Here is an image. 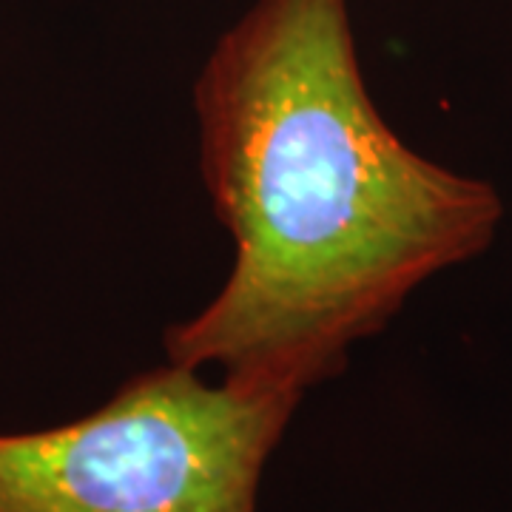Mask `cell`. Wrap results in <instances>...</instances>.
<instances>
[{"instance_id":"obj_2","label":"cell","mask_w":512,"mask_h":512,"mask_svg":"<svg viewBox=\"0 0 512 512\" xmlns=\"http://www.w3.org/2000/svg\"><path fill=\"white\" fill-rule=\"evenodd\" d=\"M299 404L148 367L86 416L0 433V512H259Z\"/></svg>"},{"instance_id":"obj_1","label":"cell","mask_w":512,"mask_h":512,"mask_svg":"<svg viewBox=\"0 0 512 512\" xmlns=\"http://www.w3.org/2000/svg\"><path fill=\"white\" fill-rule=\"evenodd\" d=\"M200 174L231 239L165 362L305 399L407 296L490 248L493 185L424 160L367 92L350 0H254L202 60Z\"/></svg>"}]
</instances>
